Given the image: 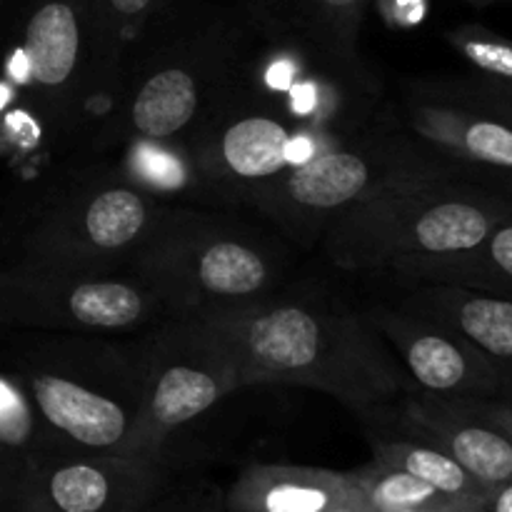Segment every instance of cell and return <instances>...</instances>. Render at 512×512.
<instances>
[{
	"label": "cell",
	"mask_w": 512,
	"mask_h": 512,
	"mask_svg": "<svg viewBox=\"0 0 512 512\" xmlns=\"http://www.w3.org/2000/svg\"><path fill=\"white\" fill-rule=\"evenodd\" d=\"M180 318L228 360L240 388L283 383L320 390L365 425L390 420L413 393L368 310L323 288H280L253 303Z\"/></svg>",
	"instance_id": "6da1fadb"
},
{
	"label": "cell",
	"mask_w": 512,
	"mask_h": 512,
	"mask_svg": "<svg viewBox=\"0 0 512 512\" xmlns=\"http://www.w3.org/2000/svg\"><path fill=\"white\" fill-rule=\"evenodd\" d=\"M512 213V200L458 178L423 170L395 178L345 210L320 238L340 270L418 280L433 265L468 253Z\"/></svg>",
	"instance_id": "7a4b0ae2"
},
{
	"label": "cell",
	"mask_w": 512,
	"mask_h": 512,
	"mask_svg": "<svg viewBox=\"0 0 512 512\" xmlns=\"http://www.w3.org/2000/svg\"><path fill=\"white\" fill-rule=\"evenodd\" d=\"M248 43L243 13L180 15L178 8L130 55L103 115L100 140L185 143L230 88Z\"/></svg>",
	"instance_id": "3957f363"
},
{
	"label": "cell",
	"mask_w": 512,
	"mask_h": 512,
	"mask_svg": "<svg viewBox=\"0 0 512 512\" xmlns=\"http://www.w3.org/2000/svg\"><path fill=\"white\" fill-rule=\"evenodd\" d=\"M38 335L43 338L18 355L13 375L55 450L130 458L143 400L138 343L120 345L100 335Z\"/></svg>",
	"instance_id": "277c9868"
},
{
	"label": "cell",
	"mask_w": 512,
	"mask_h": 512,
	"mask_svg": "<svg viewBox=\"0 0 512 512\" xmlns=\"http://www.w3.org/2000/svg\"><path fill=\"white\" fill-rule=\"evenodd\" d=\"M130 270L158 288L175 315H190L235 308L280 290L288 278V253L225 215L165 208Z\"/></svg>",
	"instance_id": "5b68a950"
},
{
	"label": "cell",
	"mask_w": 512,
	"mask_h": 512,
	"mask_svg": "<svg viewBox=\"0 0 512 512\" xmlns=\"http://www.w3.org/2000/svg\"><path fill=\"white\" fill-rule=\"evenodd\" d=\"M448 170L428 158L400 128L370 130L318 145L255 190L248 205L298 243H315L335 218L395 178ZM450 173V170H448Z\"/></svg>",
	"instance_id": "8992f818"
},
{
	"label": "cell",
	"mask_w": 512,
	"mask_h": 512,
	"mask_svg": "<svg viewBox=\"0 0 512 512\" xmlns=\"http://www.w3.org/2000/svg\"><path fill=\"white\" fill-rule=\"evenodd\" d=\"M165 205L115 170L50 195L20 230L10 265L73 273L128 270Z\"/></svg>",
	"instance_id": "52a82bcc"
},
{
	"label": "cell",
	"mask_w": 512,
	"mask_h": 512,
	"mask_svg": "<svg viewBox=\"0 0 512 512\" xmlns=\"http://www.w3.org/2000/svg\"><path fill=\"white\" fill-rule=\"evenodd\" d=\"M158 288L133 270H0V333L128 335L173 318Z\"/></svg>",
	"instance_id": "ba28073f"
},
{
	"label": "cell",
	"mask_w": 512,
	"mask_h": 512,
	"mask_svg": "<svg viewBox=\"0 0 512 512\" xmlns=\"http://www.w3.org/2000/svg\"><path fill=\"white\" fill-rule=\"evenodd\" d=\"M25 100L53 128L73 133L113 100L100 0H30L18 35Z\"/></svg>",
	"instance_id": "9c48e42d"
},
{
	"label": "cell",
	"mask_w": 512,
	"mask_h": 512,
	"mask_svg": "<svg viewBox=\"0 0 512 512\" xmlns=\"http://www.w3.org/2000/svg\"><path fill=\"white\" fill-rule=\"evenodd\" d=\"M398 128L458 178L512 200V93L485 78L413 80Z\"/></svg>",
	"instance_id": "30bf717a"
},
{
	"label": "cell",
	"mask_w": 512,
	"mask_h": 512,
	"mask_svg": "<svg viewBox=\"0 0 512 512\" xmlns=\"http://www.w3.org/2000/svg\"><path fill=\"white\" fill-rule=\"evenodd\" d=\"M183 145L200 195L245 203L288 165L308 158L323 140L235 80Z\"/></svg>",
	"instance_id": "8fae6325"
},
{
	"label": "cell",
	"mask_w": 512,
	"mask_h": 512,
	"mask_svg": "<svg viewBox=\"0 0 512 512\" xmlns=\"http://www.w3.org/2000/svg\"><path fill=\"white\" fill-rule=\"evenodd\" d=\"M138 353L143 400L130 458L160 460L178 430L203 418L240 385L228 360L180 315L150 328L138 340Z\"/></svg>",
	"instance_id": "7c38bea8"
},
{
	"label": "cell",
	"mask_w": 512,
	"mask_h": 512,
	"mask_svg": "<svg viewBox=\"0 0 512 512\" xmlns=\"http://www.w3.org/2000/svg\"><path fill=\"white\" fill-rule=\"evenodd\" d=\"M170 483L160 460L50 450L25 463L23 512H138Z\"/></svg>",
	"instance_id": "4fadbf2b"
},
{
	"label": "cell",
	"mask_w": 512,
	"mask_h": 512,
	"mask_svg": "<svg viewBox=\"0 0 512 512\" xmlns=\"http://www.w3.org/2000/svg\"><path fill=\"white\" fill-rule=\"evenodd\" d=\"M370 320L403 365L415 393L450 400L512 395V385L458 330L405 300L368 308Z\"/></svg>",
	"instance_id": "5bb4252c"
},
{
	"label": "cell",
	"mask_w": 512,
	"mask_h": 512,
	"mask_svg": "<svg viewBox=\"0 0 512 512\" xmlns=\"http://www.w3.org/2000/svg\"><path fill=\"white\" fill-rule=\"evenodd\" d=\"M385 423L438 445L485 488L512 478V440L485 418L478 400L435 398L413 390Z\"/></svg>",
	"instance_id": "9a60e30c"
},
{
	"label": "cell",
	"mask_w": 512,
	"mask_h": 512,
	"mask_svg": "<svg viewBox=\"0 0 512 512\" xmlns=\"http://www.w3.org/2000/svg\"><path fill=\"white\" fill-rule=\"evenodd\" d=\"M400 300L433 315L473 343L512 385V293L448 283H398Z\"/></svg>",
	"instance_id": "2e32d148"
},
{
	"label": "cell",
	"mask_w": 512,
	"mask_h": 512,
	"mask_svg": "<svg viewBox=\"0 0 512 512\" xmlns=\"http://www.w3.org/2000/svg\"><path fill=\"white\" fill-rule=\"evenodd\" d=\"M355 495L348 473L308 465H250L225 493L228 512H328Z\"/></svg>",
	"instance_id": "e0dca14e"
},
{
	"label": "cell",
	"mask_w": 512,
	"mask_h": 512,
	"mask_svg": "<svg viewBox=\"0 0 512 512\" xmlns=\"http://www.w3.org/2000/svg\"><path fill=\"white\" fill-rule=\"evenodd\" d=\"M368 438L373 458L405 470L448 498L480 505L483 495L488 493V488L480 485L463 465L455 463L445 450L410 430L398 428L393 423H378L368 425Z\"/></svg>",
	"instance_id": "ac0fdd59"
},
{
	"label": "cell",
	"mask_w": 512,
	"mask_h": 512,
	"mask_svg": "<svg viewBox=\"0 0 512 512\" xmlns=\"http://www.w3.org/2000/svg\"><path fill=\"white\" fill-rule=\"evenodd\" d=\"M350 485L360 503L373 512H405V510H443V512H480V505L463 503L430 488L423 480L413 478L405 470L393 468L373 458L363 468L350 470Z\"/></svg>",
	"instance_id": "d6986e66"
},
{
	"label": "cell",
	"mask_w": 512,
	"mask_h": 512,
	"mask_svg": "<svg viewBox=\"0 0 512 512\" xmlns=\"http://www.w3.org/2000/svg\"><path fill=\"white\" fill-rule=\"evenodd\" d=\"M410 283H448L488 293H512V213L468 253L433 265Z\"/></svg>",
	"instance_id": "ffe728a7"
},
{
	"label": "cell",
	"mask_w": 512,
	"mask_h": 512,
	"mask_svg": "<svg viewBox=\"0 0 512 512\" xmlns=\"http://www.w3.org/2000/svg\"><path fill=\"white\" fill-rule=\"evenodd\" d=\"M178 8L180 0H100L105 58H108L110 80H113V98L135 48Z\"/></svg>",
	"instance_id": "44dd1931"
},
{
	"label": "cell",
	"mask_w": 512,
	"mask_h": 512,
	"mask_svg": "<svg viewBox=\"0 0 512 512\" xmlns=\"http://www.w3.org/2000/svg\"><path fill=\"white\" fill-rule=\"evenodd\" d=\"M118 173L125 175L130 183L148 190L155 198L200 193L183 145L128 143Z\"/></svg>",
	"instance_id": "7402d4cb"
},
{
	"label": "cell",
	"mask_w": 512,
	"mask_h": 512,
	"mask_svg": "<svg viewBox=\"0 0 512 512\" xmlns=\"http://www.w3.org/2000/svg\"><path fill=\"white\" fill-rule=\"evenodd\" d=\"M55 450L38 410L13 373H0V453L28 463Z\"/></svg>",
	"instance_id": "603a6c76"
},
{
	"label": "cell",
	"mask_w": 512,
	"mask_h": 512,
	"mask_svg": "<svg viewBox=\"0 0 512 512\" xmlns=\"http://www.w3.org/2000/svg\"><path fill=\"white\" fill-rule=\"evenodd\" d=\"M450 48L475 70L478 78L490 80L512 93V40L480 23H463L448 30Z\"/></svg>",
	"instance_id": "cb8c5ba5"
},
{
	"label": "cell",
	"mask_w": 512,
	"mask_h": 512,
	"mask_svg": "<svg viewBox=\"0 0 512 512\" xmlns=\"http://www.w3.org/2000/svg\"><path fill=\"white\" fill-rule=\"evenodd\" d=\"M138 512H228L225 493L208 480L168 483L158 495L148 500Z\"/></svg>",
	"instance_id": "d4e9b609"
},
{
	"label": "cell",
	"mask_w": 512,
	"mask_h": 512,
	"mask_svg": "<svg viewBox=\"0 0 512 512\" xmlns=\"http://www.w3.org/2000/svg\"><path fill=\"white\" fill-rule=\"evenodd\" d=\"M25 463L0 453V512L13 508L18 500L20 478H23Z\"/></svg>",
	"instance_id": "484cf974"
},
{
	"label": "cell",
	"mask_w": 512,
	"mask_h": 512,
	"mask_svg": "<svg viewBox=\"0 0 512 512\" xmlns=\"http://www.w3.org/2000/svg\"><path fill=\"white\" fill-rule=\"evenodd\" d=\"M478 408L483 410V415L490 423L498 425V428L512 440V395L478 400Z\"/></svg>",
	"instance_id": "4316f807"
},
{
	"label": "cell",
	"mask_w": 512,
	"mask_h": 512,
	"mask_svg": "<svg viewBox=\"0 0 512 512\" xmlns=\"http://www.w3.org/2000/svg\"><path fill=\"white\" fill-rule=\"evenodd\" d=\"M480 512H512V478L488 488L480 500Z\"/></svg>",
	"instance_id": "83f0119b"
},
{
	"label": "cell",
	"mask_w": 512,
	"mask_h": 512,
	"mask_svg": "<svg viewBox=\"0 0 512 512\" xmlns=\"http://www.w3.org/2000/svg\"><path fill=\"white\" fill-rule=\"evenodd\" d=\"M328 512H373V510L365 508V505L360 503L358 495H353V498L345 500V503H340V505H335V508H330Z\"/></svg>",
	"instance_id": "f1b7e54d"
},
{
	"label": "cell",
	"mask_w": 512,
	"mask_h": 512,
	"mask_svg": "<svg viewBox=\"0 0 512 512\" xmlns=\"http://www.w3.org/2000/svg\"><path fill=\"white\" fill-rule=\"evenodd\" d=\"M3 512H23V510H20L18 505H13V508H8V510H3Z\"/></svg>",
	"instance_id": "f546056e"
},
{
	"label": "cell",
	"mask_w": 512,
	"mask_h": 512,
	"mask_svg": "<svg viewBox=\"0 0 512 512\" xmlns=\"http://www.w3.org/2000/svg\"><path fill=\"white\" fill-rule=\"evenodd\" d=\"M405 512H443V510H405Z\"/></svg>",
	"instance_id": "4dcf8cb0"
}]
</instances>
